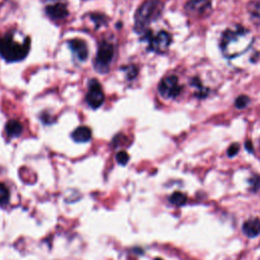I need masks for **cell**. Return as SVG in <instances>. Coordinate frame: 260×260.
Masks as SVG:
<instances>
[{
  "label": "cell",
  "mask_w": 260,
  "mask_h": 260,
  "mask_svg": "<svg viewBox=\"0 0 260 260\" xmlns=\"http://www.w3.org/2000/svg\"><path fill=\"white\" fill-rule=\"evenodd\" d=\"M253 42L252 34L242 26L226 29L220 41L222 54L228 58H233L246 52Z\"/></svg>",
  "instance_id": "1"
},
{
  "label": "cell",
  "mask_w": 260,
  "mask_h": 260,
  "mask_svg": "<svg viewBox=\"0 0 260 260\" xmlns=\"http://www.w3.org/2000/svg\"><path fill=\"white\" fill-rule=\"evenodd\" d=\"M164 5L159 0H146L137 9L134 15V28L137 32H143L147 26L155 20L162 11Z\"/></svg>",
  "instance_id": "2"
},
{
  "label": "cell",
  "mask_w": 260,
  "mask_h": 260,
  "mask_svg": "<svg viewBox=\"0 0 260 260\" xmlns=\"http://www.w3.org/2000/svg\"><path fill=\"white\" fill-rule=\"evenodd\" d=\"M29 39L23 43L14 40L12 34H7L0 39V56L8 62L20 61L26 57L29 51Z\"/></svg>",
  "instance_id": "3"
},
{
  "label": "cell",
  "mask_w": 260,
  "mask_h": 260,
  "mask_svg": "<svg viewBox=\"0 0 260 260\" xmlns=\"http://www.w3.org/2000/svg\"><path fill=\"white\" fill-rule=\"evenodd\" d=\"M114 46L109 42H102L99 46L94 62L95 68L101 72H106L114 57Z\"/></svg>",
  "instance_id": "4"
},
{
  "label": "cell",
  "mask_w": 260,
  "mask_h": 260,
  "mask_svg": "<svg viewBox=\"0 0 260 260\" xmlns=\"http://www.w3.org/2000/svg\"><path fill=\"white\" fill-rule=\"evenodd\" d=\"M181 86L177 76L170 75L162 78L158 84V91L161 96L166 99H172L180 93Z\"/></svg>",
  "instance_id": "5"
},
{
  "label": "cell",
  "mask_w": 260,
  "mask_h": 260,
  "mask_svg": "<svg viewBox=\"0 0 260 260\" xmlns=\"http://www.w3.org/2000/svg\"><path fill=\"white\" fill-rule=\"evenodd\" d=\"M145 37L148 40L150 50L155 53L166 52L171 44V36L167 31H159L154 36L147 32Z\"/></svg>",
  "instance_id": "6"
},
{
  "label": "cell",
  "mask_w": 260,
  "mask_h": 260,
  "mask_svg": "<svg viewBox=\"0 0 260 260\" xmlns=\"http://www.w3.org/2000/svg\"><path fill=\"white\" fill-rule=\"evenodd\" d=\"M86 103L92 109L99 108L105 100V95L100 82L96 79H91L88 83V91L86 93Z\"/></svg>",
  "instance_id": "7"
},
{
  "label": "cell",
  "mask_w": 260,
  "mask_h": 260,
  "mask_svg": "<svg viewBox=\"0 0 260 260\" xmlns=\"http://www.w3.org/2000/svg\"><path fill=\"white\" fill-rule=\"evenodd\" d=\"M185 9L193 16H204L211 10V3L210 0H189Z\"/></svg>",
  "instance_id": "8"
},
{
  "label": "cell",
  "mask_w": 260,
  "mask_h": 260,
  "mask_svg": "<svg viewBox=\"0 0 260 260\" xmlns=\"http://www.w3.org/2000/svg\"><path fill=\"white\" fill-rule=\"evenodd\" d=\"M46 13L47 15L54 20H60L65 18L68 15V10L65 4L58 2L50 4L46 7Z\"/></svg>",
  "instance_id": "9"
},
{
  "label": "cell",
  "mask_w": 260,
  "mask_h": 260,
  "mask_svg": "<svg viewBox=\"0 0 260 260\" xmlns=\"http://www.w3.org/2000/svg\"><path fill=\"white\" fill-rule=\"evenodd\" d=\"M69 47L71 48L72 52L75 54V56L78 58L79 61L86 60L88 56V50L86 44L79 39H73L68 42Z\"/></svg>",
  "instance_id": "10"
},
{
  "label": "cell",
  "mask_w": 260,
  "mask_h": 260,
  "mask_svg": "<svg viewBox=\"0 0 260 260\" xmlns=\"http://www.w3.org/2000/svg\"><path fill=\"white\" fill-rule=\"evenodd\" d=\"M243 232L250 238L257 237L260 234V220L258 218L247 220L243 224Z\"/></svg>",
  "instance_id": "11"
},
{
  "label": "cell",
  "mask_w": 260,
  "mask_h": 260,
  "mask_svg": "<svg viewBox=\"0 0 260 260\" xmlns=\"http://www.w3.org/2000/svg\"><path fill=\"white\" fill-rule=\"evenodd\" d=\"M71 136L76 142H86L91 138V131L86 126H80L72 132Z\"/></svg>",
  "instance_id": "12"
},
{
  "label": "cell",
  "mask_w": 260,
  "mask_h": 260,
  "mask_svg": "<svg viewBox=\"0 0 260 260\" xmlns=\"http://www.w3.org/2000/svg\"><path fill=\"white\" fill-rule=\"evenodd\" d=\"M5 129L6 133L10 137H17L22 132V125L16 120H10L9 122H7Z\"/></svg>",
  "instance_id": "13"
},
{
  "label": "cell",
  "mask_w": 260,
  "mask_h": 260,
  "mask_svg": "<svg viewBox=\"0 0 260 260\" xmlns=\"http://www.w3.org/2000/svg\"><path fill=\"white\" fill-rule=\"evenodd\" d=\"M10 198V193L8 188L3 184L0 183V205H5L8 203Z\"/></svg>",
  "instance_id": "14"
},
{
  "label": "cell",
  "mask_w": 260,
  "mask_h": 260,
  "mask_svg": "<svg viewBox=\"0 0 260 260\" xmlns=\"http://www.w3.org/2000/svg\"><path fill=\"white\" fill-rule=\"evenodd\" d=\"M249 12L250 14L257 19H260V1H256V2H251L249 4Z\"/></svg>",
  "instance_id": "15"
},
{
  "label": "cell",
  "mask_w": 260,
  "mask_h": 260,
  "mask_svg": "<svg viewBox=\"0 0 260 260\" xmlns=\"http://www.w3.org/2000/svg\"><path fill=\"white\" fill-rule=\"evenodd\" d=\"M170 201L175 204V205H182L185 203L186 201V197L185 195H183L182 193H179V192H176L174 193L171 198H170Z\"/></svg>",
  "instance_id": "16"
},
{
  "label": "cell",
  "mask_w": 260,
  "mask_h": 260,
  "mask_svg": "<svg viewBox=\"0 0 260 260\" xmlns=\"http://www.w3.org/2000/svg\"><path fill=\"white\" fill-rule=\"evenodd\" d=\"M116 159H117L118 164L124 166V165H126L128 162L129 155H128V153L126 151H119L117 153V155H116Z\"/></svg>",
  "instance_id": "17"
},
{
  "label": "cell",
  "mask_w": 260,
  "mask_h": 260,
  "mask_svg": "<svg viewBox=\"0 0 260 260\" xmlns=\"http://www.w3.org/2000/svg\"><path fill=\"white\" fill-rule=\"evenodd\" d=\"M248 102H249V100H248L247 96L241 95V96H239V98L236 100V106L241 109V108H244V107L248 104Z\"/></svg>",
  "instance_id": "18"
},
{
  "label": "cell",
  "mask_w": 260,
  "mask_h": 260,
  "mask_svg": "<svg viewBox=\"0 0 260 260\" xmlns=\"http://www.w3.org/2000/svg\"><path fill=\"white\" fill-rule=\"evenodd\" d=\"M238 149H239L238 144H233V145L230 147V149H229V154H230L231 156L234 155V154H236V153L238 152Z\"/></svg>",
  "instance_id": "19"
},
{
  "label": "cell",
  "mask_w": 260,
  "mask_h": 260,
  "mask_svg": "<svg viewBox=\"0 0 260 260\" xmlns=\"http://www.w3.org/2000/svg\"><path fill=\"white\" fill-rule=\"evenodd\" d=\"M155 260H160V259H155Z\"/></svg>",
  "instance_id": "20"
}]
</instances>
